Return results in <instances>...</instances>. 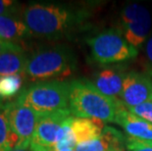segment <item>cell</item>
I'll return each mask as SVG.
<instances>
[{"label":"cell","mask_w":152,"mask_h":151,"mask_svg":"<svg viewBox=\"0 0 152 151\" xmlns=\"http://www.w3.org/2000/svg\"><path fill=\"white\" fill-rule=\"evenodd\" d=\"M73 116L69 117L63 124L59 131L57 139V143L55 145V151H74L77 145V139L74 134V131L71 127V119Z\"/></svg>","instance_id":"ac0fdd59"},{"label":"cell","mask_w":152,"mask_h":151,"mask_svg":"<svg viewBox=\"0 0 152 151\" xmlns=\"http://www.w3.org/2000/svg\"><path fill=\"white\" fill-rule=\"evenodd\" d=\"M3 105L4 103L0 104V151H12L17 146L18 140L8 124Z\"/></svg>","instance_id":"e0dca14e"},{"label":"cell","mask_w":152,"mask_h":151,"mask_svg":"<svg viewBox=\"0 0 152 151\" xmlns=\"http://www.w3.org/2000/svg\"><path fill=\"white\" fill-rule=\"evenodd\" d=\"M114 123L120 125L128 133V136L152 141V124L132 114L123 104H120Z\"/></svg>","instance_id":"30bf717a"},{"label":"cell","mask_w":152,"mask_h":151,"mask_svg":"<svg viewBox=\"0 0 152 151\" xmlns=\"http://www.w3.org/2000/svg\"><path fill=\"white\" fill-rule=\"evenodd\" d=\"M148 75H149V78H150V83H151V101H152V71H150V72L148 73Z\"/></svg>","instance_id":"484cf974"},{"label":"cell","mask_w":152,"mask_h":151,"mask_svg":"<svg viewBox=\"0 0 152 151\" xmlns=\"http://www.w3.org/2000/svg\"><path fill=\"white\" fill-rule=\"evenodd\" d=\"M71 116L73 115L69 108L39 115L31 146L33 148H54L61 128Z\"/></svg>","instance_id":"ba28073f"},{"label":"cell","mask_w":152,"mask_h":151,"mask_svg":"<svg viewBox=\"0 0 152 151\" xmlns=\"http://www.w3.org/2000/svg\"><path fill=\"white\" fill-rule=\"evenodd\" d=\"M70 86L71 82L62 80L37 82L23 89L17 101L39 115L68 109Z\"/></svg>","instance_id":"277c9868"},{"label":"cell","mask_w":152,"mask_h":151,"mask_svg":"<svg viewBox=\"0 0 152 151\" xmlns=\"http://www.w3.org/2000/svg\"><path fill=\"white\" fill-rule=\"evenodd\" d=\"M125 76L121 71L107 68L97 74L94 85L99 91L109 97L119 99L123 90Z\"/></svg>","instance_id":"4fadbf2b"},{"label":"cell","mask_w":152,"mask_h":151,"mask_svg":"<svg viewBox=\"0 0 152 151\" xmlns=\"http://www.w3.org/2000/svg\"><path fill=\"white\" fill-rule=\"evenodd\" d=\"M22 19L34 37L59 39L86 28L89 13L60 3L34 2L23 10Z\"/></svg>","instance_id":"6da1fadb"},{"label":"cell","mask_w":152,"mask_h":151,"mask_svg":"<svg viewBox=\"0 0 152 151\" xmlns=\"http://www.w3.org/2000/svg\"><path fill=\"white\" fill-rule=\"evenodd\" d=\"M86 43L90 47L92 59L101 65L124 62L135 58L138 54V51L125 39L121 31L115 28L87 38Z\"/></svg>","instance_id":"5b68a950"},{"label":"cell","mask_w":152,"mask_h":151,"mask_svg":"<svg viewBox=\"0 0 152 151\" xmlns=\"http://www.w3.org/2000/svg\"><path fill=\"white\" fill-rule=\"evenodd\" d=\"M34 35L28 26L19 18L18 15L0 16V39L6 42L16 43L28 38Z\"/></svg>","instance_id":"7c38bea8"},{"label":"cell","mask_w":152,"mask_h":151,"mask_svg":"<svg viewBox=\"0 0 152 151\" xmlns=\"http://www.w3.org/2000/svg\"><path fill=\"white\" fill-rule=\"evenodd\" d=\"M127 151H152V141L142 140L134 137L126 136Z\"/></svg>","instance_id":"d6986e66"},{"label":"cell","mask_w":152,"mask_h":151,"mask_svg":"<svg viewBox=\"0 0 152 151\" xmlns=\"http://www.w3.org/2000/svg\"><path fill=\"white\" fill-rule=\"evenodd\" d=\"M20 47H22L20 44L6 42V41L0 39V54H2L3 52H5V51H8V50L18 49V48H20Z\"/></svg>","instance_id":"7402d4cb"},{"label":"cell","mask_w":152,"mask_h":151,"mask_svg":"<svg viewBox=\"0 0 152 151\" xmlns=\"http://www.w3.org/2000/svg\"><path fill=\"white\" fill-rule=\"evenodd\" d=\"M121 26L125 39L137 50L149 35L151 16L147 9L140 4L127 5L121 13Z\"/></svg>","instance_id":"52a82bcc"},{"label":"cell","mask_w":152,"mask_h":151,"mask_svg":"<svg viewBox=\"0 0 152 151\" xmlns=\"http://www.w3.org/2000/svg\"><path fill=\"white\" fill-rule=\"evenodd\" d=\"M19 3L13 0H0V16L18 15Z\"/></svg>","instance_id":"44dd1931"},{"label":"cell","mask_w":152,"mask_h":151,"mask_svg":"<svg viewBox=\"0 0 152 151\" xmlns=\"http://www.w3.org/2000/svg\"><path fill=\"white\" fill-rule=\"evenodd\" d=\"M71 127L77 144L98 139L105 128L103 122L100 120L77 118L74 116L71 119Z\"/></svg>","instance_id":"5bb4252c"},{"label":"cell","mask_w":152,"mask_h":151,"mask_svg":"<svg viewBox=\"0 0 152 151\" xmlns=\"http://www.w3.org/2000/svg\"><path fill=\"white\" fill-rule=\"evenodd\" d=\"M121 103L120 99L103 94L94 83L86 80L71 82L69 109L74 117L113 123Z\"/></svg>","instance_id":"7a4b0ae2"},{"label":"cell","mask_w":152,"mask_h":151,"mask_svg":"<svg viewBox=\"0 0 152 151\" xmlns=\"http://www.w3.org/2000/svg\"><path fill=\"white\" fill-rule=\"evenodd\" d=\"M28 62L22 47L0 54V78L10 75H24Z\"/></svg>","instance_id":"9a60e30c"},{"label":"cell","mask_w":152,"mask_h":151,"mask_svg":"<svg viewBox=\"0 0 152 151\" xmlns=\"http://www.w3.org/2000/svg\"><path fill=\"white\" fill-rule=\"evenodd\" d=\"M24 75H10L1 77L0 78V99L4 101L18 95V93L21 91L23 83H24Z\"/></svg>","instance_id":"2e32d148"},{"label":"cell","mask_w":152,"mask_h":151,"mask_svg":"<svg viewBox=\"0 0 152 151\" xmlns=\"http://www.w3.org/2000/svg\"><path fill=\"white\" fill-rule=\"evenodd\" d=\"M74 151H76V150H74Z\"/></svg>","instance_id":"f1b7e54d"},{"label":"cell","mask_w":152,"mask_h":151,"mask_svg":"<svg viewBox=\"0 0 152 151\" xmlns=\"http://www.w3.org/2000/svg\"><path fill=\"white\" fill-rule=\"evenodd\" d=\"M77 69L74 51L63 44L41 47L28 56L25 79L33 82H46L65 78Z\"/></svg>","instance_id":"3957f363"},{"label":"cell","mask_w":152,"mask_h":151,"mask_svg":"<svg viewBox=\"0 0 152 151\" xmlns=\"http://www.w3.org/2000/svg\"><path fill=\"white\" fill-rule=\"evenodd\" d=\"M31 149H33V151H55L54 148L47 149V148H33V147H31Z\"/></svg>","instance_id":"cb8c5ba5"},{"label":"cell","mask_w":152,"mask_h":151,"mask_svg":"<svg viewBox=\"0 0 152 151\" xmlns=\"http://www.w3.org/2000/svg\"><path fill=\"white\" fill-rule=\"evenodd\" d=\"M126 146V136L112 127H105L98 139L77 144L76 151H114Z\"/></svg>","instance_id":"8fae6325"},{"label":"cell","mask_w":152,"mask_h":151,"mask_svg":"<svg viewBox=\"0 0 152 151\" xmlns=\"http://www.w3.org/2000/svg\"><path fill=\"white\" fill-rule=\"evenodd\" d=\"M114 151H127V150H126V146H123V147H120V148L116 149Z\"/></svg>","instance_id":"4316f807"},{"label":"cell","mask_w":152,"mask_h":151,"mask_svg":"<svg viewBox=\"0 0 152 151\" xmlns=\"http://www.w3.org/2000/svg\"><path fill=\"white\" fill-rule=\"evenodd\" d=\"M12 151H33V149H31V147H28V148H25V149H14Z\"/></svg>","instance_id":"d4e9b609"},{"label":"cell","mask_w":152,"mask_h":151,"mask_svg":"<svg viewBox=\"0 0 152 151\" xmlns=\"http://www.w3.org/2000/svg\"><path fill=\"white\" fill-rule=\"evenodd\" d=\"M145 54H146L147 60L152 64V36L148 38V40L146 41V45H145Z\"/></svg>","instance_id":"603a6c76"},{"label":"cell","mask_w":152,"mask_h":151,"mask_svg":"<svg viewBox=\"0 0 152 151\" xmlns=\"http://www.w3.org/2000/svg\"><path fill=\"white\" fill-rule=\"evenodd\" d=\"M1 103H4V101H3V100H1V99H0V104H1Z\"/></svg>","instance_id":"83f0119b"},{"label":"cell","mask_w":152,"mask_h":151,"mask_svg":"<svg viewBox=\"0 0 152 151\" xmlns=\"http://www.w3.org/2000/svg\"><path fill=\"white\" fill-rule=\"evenodd\" d=\"M3 109L12 133L18 140L15 149L30 147L39 114L20 104L17 99L4 103Z\"/></svg>","instance_id":"8992f818"},{"label":"cell","mask_w":152,"mask_h":151,"mask_svg":"<svg viewBox=\"0 0 152 151\" xmlns=\"http://www.w3.org/2000/svg\"><path fill=\"white\" fill-rule=\"evenodd\" d=\"M120 98L128 109L151 101V83L148 73L129 72L125 76Z\"/></svg>","instance_id":"9c48e42d"},{"label":"cell","mask_w":152,"mask_h":151,"mask_svg":"<svg viewBox=\"0 0 152 151\" xmlns=\"http://www.w3.org/2000/svg\"><path fill=\"white\" fill-rule=\"evenodd\" d=\"M129 111L152 124V101H147L135 107L129 108Z\"/></svg>","instance_id":"ffe728a7"}]
</instances>
